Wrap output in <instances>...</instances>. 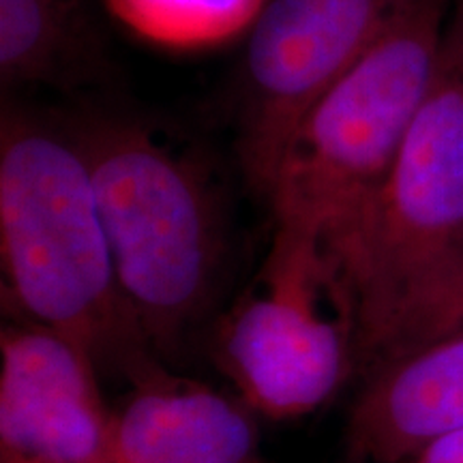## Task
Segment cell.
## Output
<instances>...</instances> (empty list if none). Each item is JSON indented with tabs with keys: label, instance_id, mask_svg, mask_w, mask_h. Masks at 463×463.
Wrapping results in <instances>:
<instances>
[{
	"label": "cell",
	"instance_id": "cell-1",
	"mask_svg": "<svg viewBox=\"0 0 463 463\" xmlns=\"http://www.w3.org/2000/svg\"><path fill=\"white\" fill-rule=\"evenodd\" d=\"M0 262L9 320L71 341L99 378L133 386L164 369L118 283L71 127L9 101L0 118Z\"/></svg>",
	"mask_w": 463,
	"mask_h": 463
},
{
	"label": "cell",
	"instance_id": "cell-2",
	"mask_svg": "<svg viewBox=\"0 0 463 463\" xmlns=\"http://www.w3.org/2000/svg\"><path fill=\"white\" fill-rule=\"evenodd\" d=\"M82 150L118 283L161 361L211 314L225 264V211L198 161L112 114L69 123Z\"/></svg>",
	"mask_w": 463,
	"mask_h": 463
},
{
	"label": "cell",
	"instance_id": "cell-3",
	"mask_svg": "<svg viewBox=\"0 0 463 463\" xmlns=\"http://www.w3.org/2000/svg\"><path fill=\"white\" fill-rule=\"evenodd\" d=\"M324 247L354 298L364 375L463 270V0L389 181L356 228Z\"/></svg>",
	"mask_w": 463,
	"mask_h": 463
},
{
	"label": "cell",
	"instance_id": "cell-4",
	"mask_svg": "<svg viewBox=\"0 0 463 463\" xmlns=\"http://www.w3.org/2000/svg\"><path fill=\"white\" fill-rule=\"evenodd\" d=\"M453 0H408L294 131L260 195L277 225L324 245L356 228L389 181L436 78Z\"/></svg>",
	"mask_w": 463,
	"mask_h": 463
},
{
	"label": "cell",
	"instance_id": "cell-5",
	"mask_svg": "<svg viewBox=\"0 0 463 463\" xmlns=\"http://www.w3.org/2000/svg\"><path fill=\"white\" fill-rule=\"evenodd\" d=\"M213 358L242 402L273 420L316 412L358 373L354 298L316 234L275 223L256 279L219 317Z\"/></svg>",
	"mask_w": 463,
	"mask_h": 463
},
{
	"label": "cell",
	"instance_id": "cell-6",
	"mask_svg": "<svg viewBox=\"0 0 463 463\" xmlns=\"http://www.w3.org/2000/svg\"><path fill=\"white\" fill-rule=\"evenodd\" d=\"M408 0H266L241 65L239 157L258 195L294 131Z\"/></svg>",
	"mask_w": 463,
	"mask_h": 463
},
{
	"label": "cell",
	"instance_id": "cell-7",
	"mask_svg": "<svg viewBox=\"0 0 463 463\" xmlns=\"http://www.w3.org/2000/svg\"><path fill=\"white\" fill-rule=\"evenodd\" d=\"M0 354L3 463H114L116 414L84 352L50 328L9 320Z\"/></svg>",
	"mask_w": 463,
	"mask_h": 463
},
{
	"label": "cell",
	"instance_id": "cell-8",
	"mask_svg": "<svg viewBox=\"0 0 463 463\" xmlns=\"http://www.w3.org/2000/svg\"><path fill=\"white\" fill-rule=\"evenodd\" d=\"M457 431H463V331L364 375L350 410L347 450L356 463H408Z\"/></svg>",
	"mask_w": 463,
	"mask_h": 463
},
{
	"label": "cell",
	"instance_id": "cell-9",
	"mask_svg": "<svg viewBox=\"0 0 463 463\" xmlns=\"http://www.w3.org/2000/svg\"><path fill=\"white\" fill-rule=\"evenodd\" d=\"M114 463H260L256 412L164 369L129 386Z\"/></svg>",
	"mask_w": 463,
	"mask_h": 463
},
{
	"label": "cell",
	"instance_id": "cell-10",
	"mask_svg": "<svg viewBox=\"0 0 463 463\" xmlns=\"http://www.w3.org/2000/svg\"><path fill=\"white\" fill-rule=\"evenodd\" d=\"M90 31L73 0H0L3 89L65 86L92 65Z\"/></svg>",
	"mask_w": 463,
	"mask_h": 463
},
{
	"label": "cell",
	"instance_id": "cell-11",
	"mask_svg": "<svg viewBox=\"0 0 463 463\" xmlns=\"http://www.w3.org/2000/svg\"><path fill=\"white\" fill-rule=\"evenodd\" d=\"M120 24L161 48L204 50L249 33L266 0H106Z\"/></svg>",
	"mask_w": 463,
	"mask_h": 463
},
{
	"label": "cell",
	"instance_id": "cell-12",
	"mask_svg": "<svg viewBox=\"0 0 463 463\" xmlns=\"http://www.w3.org/2000/svg\"><path fill=\"white\" fill-rule=\"evenodd\" d=\"M463 331V270L447 289L438 294L425 309H420L412 320L395 335L389 347L382 352L378 363L369 372L380 367L391 358L402 356L405 352L430 344L433 339Z\"/></svg>",
	"mask_w": 463,
	"mask_h": 463
},
{
	"label": "cell",
	"instance_id": "cell-13",
	"mask_svg": "<svg viewBox=\"0 0 463 463\" xmlns=\"http://www.w3.org/2000/svg\"><path fill=\"white\" fill-rule=\"evenodd\" d=\"M408 463H463V431L438 439Z\"/></svg>",
	"mask_w": 463,
	"mask_h": 463
}]
</instances>
